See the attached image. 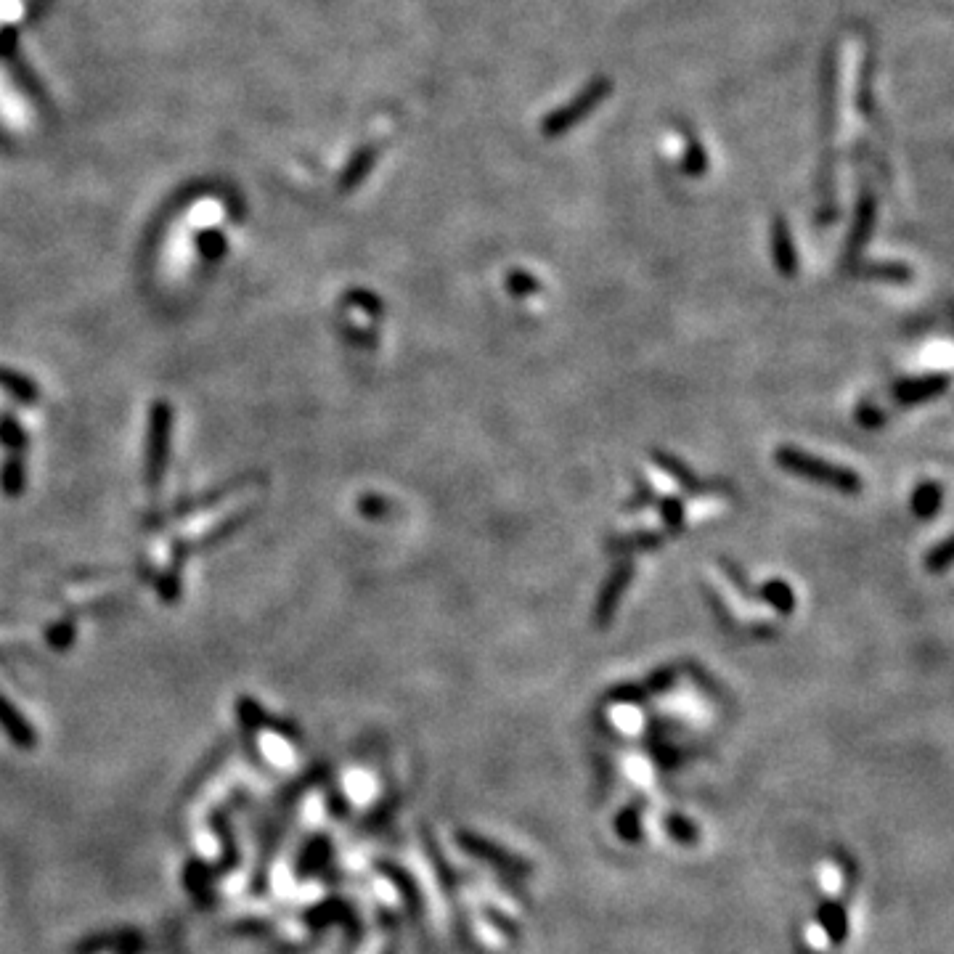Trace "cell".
Returning a JSON list of instances; mask_svg holds the SVG:
<instances>
[{
  "mask_svg": "<svg viewBox=\"0 0 954 954\" xmlns=\"http://www.w3.org/2000/svg\"><path fill=\"white\" fill-rule=\"evenodd\" d=\"M647 692H650L647 687H636V684H621V687H615L613 692H610V697H613L615 703H639V700H644V697H647Z\"/></svg>",
  "mask_w": 954,
  "mask_h": 954,
  "instance_id": "cell-12",
  "label": "cell"
},
{
  "mask_svg": "<svg viewBox=\"0 0 954 954\" xmlns=\"http://www.w3.org/2000/svg\"><path fill=\"white\" fill-rule=\"evenodd\" d=\"M949 565H952V544H949V538H944L941 544H936L925 554V568L931 573H944V570H949Z\"/></svg>",
  "mask_w": 954,
  "mask_h": 954,
  "instance_id": "cell-10",
  "label": "cell"
},
{
  "mask_svg": "<svg viewBox=\"0 0 954 954\" xmlns=\"http://www.w3.org/2000/svg\"><path fill=\"white\" fill-rule=\"evenodd\" d=\"M719 568L724 570V576L729 578V583H732V586H735V589L740 591V597H745V599H758V591L753 589V583H750V578L745 576V573H742L740 568H737L735 562L727 560V557H719Z\"/></svg>",
  "mask_w": 954,
  "mask_h": 954,
  "instance_id": "cell-9",
  "label": "cell"
},
{
  "mask_svg": "<svg viewBox=\"0 0 954 954\" xmlns=\"http://www.w3.org/2000/svg\"><path fill=\"white\" fill-rule=\"evenodd\" d=\"M663 541H666V536H663L660 530H636V533H631V536L610 538V541H607V549L618 554L647 552V549L663 546Z\"/></svg>",
  "mask_w": 954,
  "mask_h": 954,
  "instance_id": "cell-6",
  "label": "cell"
},
{
  "mask_svg": "<svg viewBox=\"0 0 954 954\" xmlns=\"http://www.w3.org/2000/svg\"><path fill=\"white\" fill-rule=\"evenodd\" d=\"M758 599L766 602V605H772L777 613L790 615L795 610V594L790 589V583L780 581V578H772V581H766L758 591Z\"/></svg>",
  "mask_w": 954,
  "mask_h": 954,
  "instance_id": "cell-7",
  "label": "cell"
},
{
  "mask_svg": "<svg viewBox=\"0 0 954 954\" xmlns=\"http://www.w3.org/2000/svg\"><path fill=\"white\" fill-rule=\"evenodd\" d=\"M634 570H636L634 562L623 560L618 562V565L613 568V573L607 576L605 586H602V591H599L597 605H594V615H591V621H594L597 629H607V626L613 623L623 594H626V589H629L631 581H634Z\"/></svg>",
  "mask_w": 954,
  "mask_h": 954,
  "instance_id": "cell-2",
  "label": "cell"
},
{
  "mask_svg": "<svg viewBox=\"0 0 954 954\" xmlns=\"http://www.w3.org/2000/svg\"><path fill=\"white\" fill-rule=\"evenodd\" d=\"M520 276H523V273H520ZM509 287L515 289V292H520V295H525V292H536L538 284L533 279H528V276H523V279L509 281Z\"/></svg>",
  "mask_w": 954,
  "mask_h": 954,
  "instance_id": "cell-13",
  "label": "cell"
},
{
  "mask_svg": "<svg viewBox=\"0 0 954 954\" xmlns=\"http://www.w3.org/2000/svg\"><path fill=\"white\" fill-rule=\"evenodd\" d=\"M774 462L780 464L785 472H790V475L811 480V483L830 485L835 491L851 493V496L862 493V477L856 475L854 470L827 462V459H819V456L814 454H806L801 448L780 446L774 451Z\"/></svg>",
  "mask_w": 954,
  "mask_h": 954,
  "instance_id": "cell-1",
  "label": "cell"
},
{
  "mask_svg": "<svg viewBox=\"0 0 954 954\" xmlns=\"http://www.w3.org/2000/svg\"><path fill=\"white\" fill-rule=\"evenodd\" d=\"M949 387V374H925V377H915V379H901L899 385L894 387L896 401L904 403V406H912V403H923L931 401V398H939L941 393H947Z\"/></svg>",
  "mask_w": 954,
  "mask_h": 954,
  "instance_id": "cell-3",
  "label": "cell"
},
{
  "mask_svg": "<svg viewBox=\"0 0 954 954\" xmlns=\"http://www.w3.org/2000/svg\"><path fill=\"white\" fill-rule=\"evenodd\" d=\"M650 459L658 464L660 470L666 472L668 477H674L676 483H679V488H684V491L692 493V496H703V493L719 491V488H713V485H708L705 480H700V477L689 470L682 459H676V456L668 454V451H658V448H655V451H650Z\"/></svg>",
  "mask_w": 954,
  "mask_h": 954,
  "instance_id": "cell-4",
  "label": "cell"
},
{
  "mask_svg": "<svg viewBox=\"0 0 954 954\" xmlns=\"http://www.w3.org/2000/svg\"><path fill=\"white\" fill-rule=\"evenodd\" d=\"M655 504H658V512L663 517V525L671 533H679L684 525V501L676 499V496H666V499L655 501Z\"/></svg>",
  "mask_w": 954,
  "mask_h": 954,
  "instance_id": "cell-8",
  "label": "cell"
},
{
  "mask_svg": "<svg viewBox=\"0 0 954 954\" xmlns=\"http://www.w3.org/2000/svg\"><path fill=\"white\" fill-rule=\"evenodd\" d=\"M941 501H944V488L936 480H928V483H920L912 493V499H909V507L915 512L917 517H923V520H931L939 512Z\"/></svg>",
  "mask_w": 954,
  "mask_h": 954,
  "instance_id": "cell-5",
  "label": "cell"
},
{
  "mask_svg": "<svg viewBox=\"0 0 954 954\" xmlns=\"http://www.w3.org/2000/svg\"><path fill=\"white\" fill-rule=\"evenodd\" d=\"M636 483H639V488H636L634 496L626 501V512H642V509L652 507V504L658 501V496H655V488H652V485L647 483L644 477H636Z\"/></svg>",
  "mask_w": 954,
  "mask_h": 954,
  "instance_id": "cell-11",
  "label": "cell"
}]
</instances>
